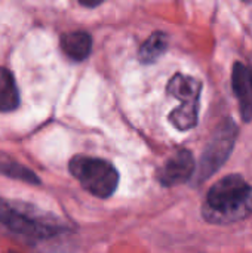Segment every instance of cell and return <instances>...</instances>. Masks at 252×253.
Listing matches in <instances>:
<instances>
[{"label": "cell", "mask_w": 252, "mask_h": 253, "mask_svg": "<svg viewBox=\"0 0 252 253\" xmlns=\"http://www.w3.org/2000/svg\"><path fill=\"white\" fill-rule=\"evenodd\" d=\"M236 138H238V126L233 120L226 119L223 123L218 125V127L215 129L211 141L208 142L202 154L201 165L198 168L196 178L199 184L209 179L226 163L235 147Z\"/></svg>", "instance_id": "obj_5"}, {"label": "cell", "mask_w": 252, "mask_h": 253, "mask_svg": "<svg viewBox=\"0 0 252 253\" xmlns=\"http://www.w3.org/2000/svg\"><path fill=\"white\" fill-rule=\"evenodd\" d=\"M250 70H251V74H252V67H251V68H250Z\"/></svg>", "instance_id": "obj_12"}, {"label": "cell", "mask_w": 252, "mask_h": 253, "mask_svg": "<svg viewBox=\"0 0 252 253\" xmlns=\"http://www.w3.org/2000/svg\"><path fill=\"white\" fill-rule=\"evenodd\" d=\"M166 92L181 101V105L169 113L168 119L178 130H189L198 125L199 99L202 92V83L181 73H177L168 83Z\"/></svg>", "instance_id": "obj_4"}, {"label": "cell", "mask_w": 252, "mask_h": 253, "mask_svg": "<svg viewBox=\"0 0 252 253\" xmlns=\"http://www.w3.org/2000/svg\"><path fill=\"white\" fill-rule=\"evenodd\" d=\"M196 169L193 154L189 150H180L174 153L163 166L157 170V181L163 187H177L187 182Z\"/></svg>", "instance_id": "obj_6"}, {"label": "cell", "mask_w": 252, "mask_h": 253, "mask_svg": "<svg viewBox=\"0 0 252 253\" xmlns=\"http://www.w3.org/2000/svg\"><path fill=\"white\" fill-rule=\"evenodd\" d=\"M0 222L9 231L30 240H46L68 231L58 218L34 206L9 200H0Z\"/></svg>", "instance_id": "obj_2"}, {"label": "cell", "mask_w": 252, "mask_h": 253, "mask_svg": "<svg viewBox=\"0 0 252 253\" xmlns=\"http://www.w3.org/2000/svg\"><path fill=\"white\" fill-rule=\"evenodd\" d=\"M19 105V92L13 79V74L0 67V111L7 113L16 110Z\"/></svg>", "instance_id": "obj_9"}, {"label": "cell", "mask_w": 252, "mask_h": 253, "mask_svg": "<svg viewBox=\"0 0 252 253\" xmlns=\"http://www.w3.org/2000/svg\"><path fill=\"white\" fill-rule=\"evenodd\" d=\"M68 169L80 185L95 197L107 199L117 188L119 172L102 159L76 156L70 160Z\"/></svg>", "instance_id": "obj_3"}, {"label": "cell", "mask_w": 252, "mask_h": 253, "mask_svg": "<svg viewBox=\"0 0 252 253\" xmlns=\"http://www.w3.org/2000/svg\"><path fill=\"white\" fill-rule=\"evenodd\" d=\"M0 173L6 175L9 178H13V179L25 181L28 184H40L36 173H33L30 169L19 165L18 162H15L12 157H9L6 154H0Z\"/></svg>", "instance_id": "obj_11"}, {"label": "cell", "mask_w": 252, "mask_h": 253, "mask_svg": "<svg viewBox=\"0 0 252 253\" xmlns=\"http://www.w3.org/2000/svg\"><path fill=\"white\" fill-rule=\"evenodd\" d=\"M168 50V36L163 31H154L140 47L138 58L143 64L157 61Z\"/></svg>", "instance_id": "obj_10"}, {"label": "cell", "mask_w": 252, "mask_h": 253, "mask_svg": "<svg viewBox=\"0 0 252 253\" xmlns=\"http://www.w3.org/2000/svg\"><path fill=\"white\" fill-rule=\"evenodd\" d=\"M252 215V187L239 175L215 182L206 194L202 216L218 225L239 222Z\"/></svg>", "instance_id": "obj_1"}, {"label": "cell", "mask_w": 252, "mask_h": 253, "mask_svg": "<svg viewBox=\"0 0 252 253\" xmlns=\"http://www.w3.org/2000/svg\"><path fill=\"white\" fill-rule=\"evenodd\" d=\"M232 86L239 101L241 116L244 122L248 123L252 120V74L251 70L242 62H236L233 65Z\"/></svg>", "instance_id": "obj_7"}, {"label": "cell", "mask_w": 252, "mask_h": 253, "mask_svg": "<svg viewBox=\"0 0 252 253\" xmlns=\"http://www.w3.org/2000/svg\"><path fill=\"white\" fill-rule=\"evenodd\" d=\"M61 49L73 61H83L92 50V37L89 33L76 30L61 36Z\"/></svg>", "instance_id": "obj_8"}]
</instances>
